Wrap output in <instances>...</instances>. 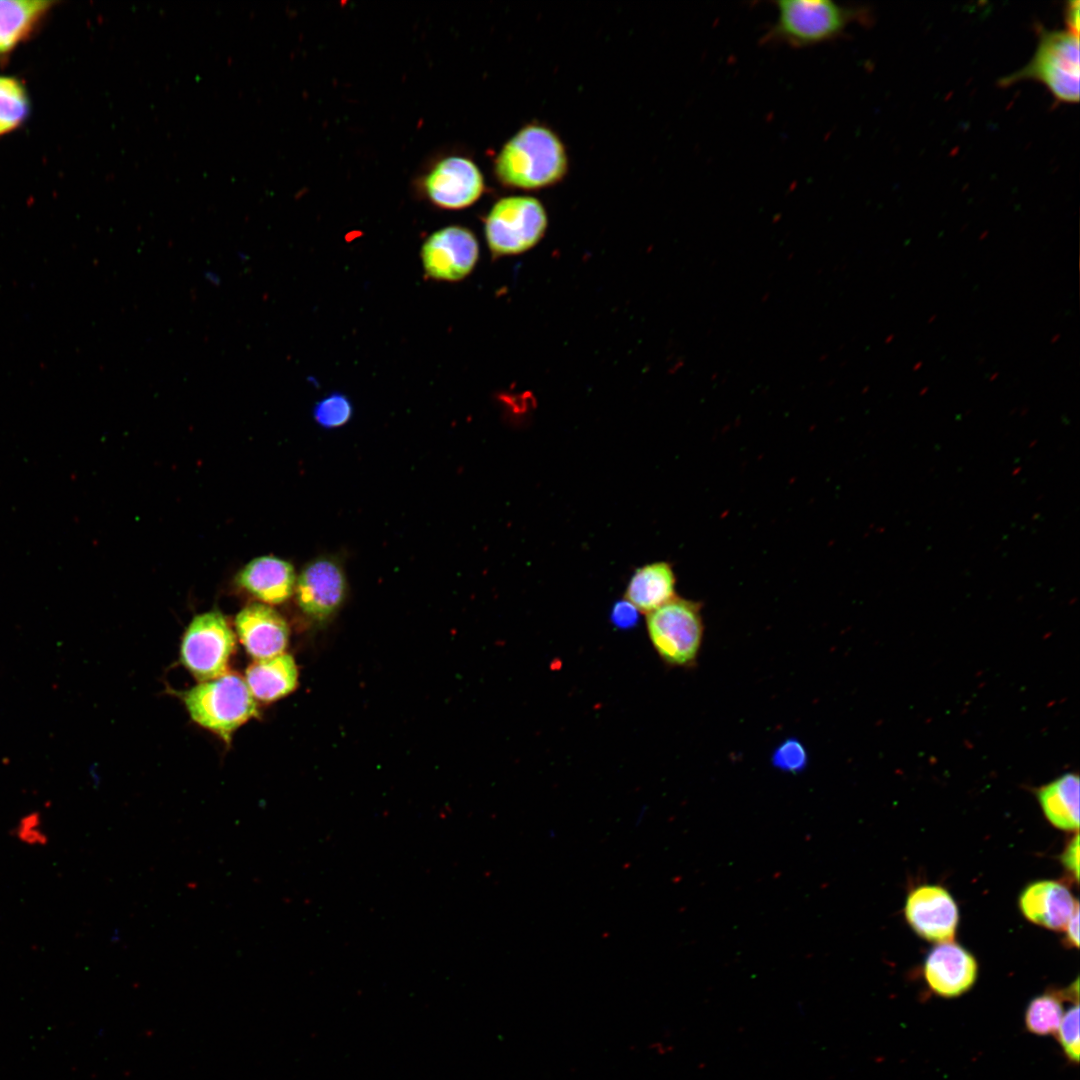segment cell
I'll return each mask as SVG.
<instances>
[{"label":"cell","instance_id":"cell-1","mask_svg":"<svg viewBox=\"0 0 1080 1080\" xmlns=\"http://www.w3.org/2000/svg\"><path fill=\"white\" fill-rule=\"evenodd\" d=\"M565 148L550 129L528 125L502 148L495 161L499 181L508 187L539 189L558 183L566 174Z\"/></svg>","mask_w":1080,"mask_h":1080},{"label":"cell","instance_id":"cell-2","mask_svg":"<svg viewBox=\"0 0 1080 1080\" xmlns=\"http://www.w3.org/2000/svg\"><path fill=\"white\" fill-rule=\"evenodd\" d=\"M762 41L794 48L813 46L840 37L863 10L829 0H781Z\"/></svg>","mask_w":1080,"mask_h":1080},{"label":"cell","instance_id":"cell-3","mask_svg":"<svg viewBox=\"0 0 1080 1080\" xmlns=\"http://www.w3.org/2000/svg\"><path fill=\"white\" fill-rule=\"evenodd\" d=\"M1079 36L1069 30H1041L1036 51L1022 69L1000 80L1010 86L1021 80L1044 84L1055 99L1064 103L1079 101Z\"/></svg>","mask_w":1080,"mask_h":1080},{"label":"cell","instance_id":"cell-4","mask_svg":"<svg viewBox=\"0 0 1080 1080\" xmlns=\"http://www.w3.org/2000/svg\"><path fill=\"white\" fill-rule=\"evenodd\" d=\"M184 701L193 721L226 742L238 727L258 712L246 682L234 673L194 686L186 692Z\"/></svg>","mask_w":1080,"mask_h":1080},{"label":"cell","instance_id":"cell-5","mask_svg":"<svg viewBox=\"0 0 1080 1080\" xmlns=\"http://www.w3.org/2000/svg\"><path fill=\"white\" fill-rule=\"evenodd\" d=\"M700 602L676 596L646 614L650 642L664 664L694 666L701 649L704 623Z\"/></svg>","mask_w":1080,"mask_h":1080},{"label":"cell","instance_id":"cell-6","mask_svg":"<svg viewBox=\"0 0 1080 1080\" xmlns=\"http://www.w3.org/2000/svg\"><path fill=\"white\" fill-rule=\"evenodd\" d=\"M547 216L542 204L530 196L500 199L485 222V236L494 255H513L533 247L544 235Z\"/></svg>","mask_w":1080,"mask_h":1080},{"label":"cell","instance_id":"cell-7","mask_svg":"<svg viewBox=\"0 0 1080 1080\" xmlns=\"http://www.w3.org/2000/svg\"><path fill=\"white\" fill-rule=\"evenodd\" d=\"M235 635L219 612L196 616L181 644L183 665L199 680L209 681L227 673L236 647Z\"/></svg>","mask_w":1080,"mask_h":1080},{"label":"cell","instance_id":"cell-8","mask_svg":"<svg viewBox=\"0 0 1080 1080\" xmlns=\"http://www.w3.org/2000/svg\"><path fill=\"white\" fill-rule=\"evenodd\" d=\"M479 246L474 234L460 226L442 228L425 241L421 259L426 274L442 281H458L474 268Z\"/></svg>","mask_w":1080,"mask_h":1080},{"label":"cell","instance_id":"cell-9","mask_svg":"<svg viewBox=\"0 0 1080 1080\" xmlns=\"http://www.w3.org/2000/svg\"><path fill=\"white\" fill-rule=\"evenodd\" d=\"M296 599L302 611L323 621L333 616L344 602L347 583L340 564L329 557L309 562L300 573Z\"/></svg>","mask_w":1080,"mask_h":1080},{"label":"cell","instance_id":"cell-10","mask_svg":"<svg viewBox=\"0 0 1080 1080\" xmlns=\"http://www.w3.org/2000/svg\"><path fill=\"white\" fill-rule=\"evenodd\" d=\"M905 917L921 938L942 943L954 938L959 911L946 889L938 885H922L908 895Z\"/></svg>","mask_w":1080,"mask_h":1080},{"label":"cell","instance_id":"cell-11","mask_svg":"<svg viewBox=\"0 0 1080 1080\" xmlns=\"http://www.w3.org/2000/svg\"><path fill=\"white\" fill-rule=\"evenodd\" d=\"M425 189L434 204L446 209H461L473 204L484 190L478 167L462 157L439 162L427 176Z\"/></svg>","mask_w":1080,"mask_h":1080},{"label":"cell","instance_id":"cell-12","mask_svg":"<svg viewBox=\"0 0 1080 1080\" xmlns=\"http://www.w3.org/2000/svg\"><path fill=\"white\" fill-rule=\"evenodd\" d=\"M923 971L928 986L935 994L954 998L971 989L977 979L978 966L969 951L948 941L930 950Z\"/></svg>","mask_w":1080,"mask_h":1080},{"label":"cell","instance_id":"cell-13","mask_svg":"<svg viewBox=\"0 0 1080 1080\" xmlns=\"http://www.w3.org/2000/svg\"><path fill=\"white\" fill-rule=\"evenodd\" d=\"M235 625L241 643L255 660L284 653L289 629L283 617L269 605L246 606L236 616Z\"/></svg>","mask_w":1080,"mask_h":1080},{"label":"cell","instance_id":"cell-14","mask_svg":"<svg viewBox=\"0 0 1080 1080\" xmlns=\"http://www.w3.org/2000/svg\"><path fill=\"white\" fill-rule=\"evenodd\" d=\"M1019 907L1029 921L1056 931H1064L1078 901L1062 883L1043 880L1029 884L1020 894Z\"/></svg>","mask_w":1080,"mask_h":1080},{"label":"cell","instance_id":"cell-15","mask_svg":"<svg viewBox=\"0 0 1080 1080\" xmlns=\"http://www.w3.org/2000/svg\"><path fill=\"white\" fill-rule=\"evenodd\" d=\"M238 584L267 604H280L294 592L293 566L274 556H261L246 564L237 575Z\"/></svg>","mask_w":1080,"mask_h":1080},{"label":"cell","instance_id":"cell-16","mask_svg":"<svg viewBox=\"0 0 1080 1080\" xmlns=\"http://www.w3.org/2000/svg\"><path fill=\"white\" fill-rule=\"evenodd\" d=\"M676 577L667 562L646 564L635 570L625 590V600L648 614L675 598Z\"/></svg>","mask_w":1080,"mask_h":1080},{"label":"cell","instance_id":"cell-17","mask_svg":"<svg viewBox=\"0 0 1080 1080\" xmlns=\"http://www.w3.org/2000/svg\"><path fill=\"white\" fill-rule=\"evenodd\" d=\"M297 681L295 661L287 653L255 660L245 673V682L252 696L265 702L288 695L296 688Z\"/></svg>","mask_w":1080,"mask_h":1080},{"label":"cell","instance_id":"cell-18","mask_svg":"<svg viewBox=\"0 0 1080 1080\" xmlns=\"http://www.w3.org/2000/svg\"><path fill=\"white\" fill-rule=\"evenodd\" d=\"M1037 799L1048 821L1055 827L1078 832L1079 776L1065 773L1037 791Z\"/></svg>","mask_w":1080,"mask_h":1080},{"label":"cell","instance_id":"cell-19","mask_svg":"<svg viewBox=\"0 0 1080 1080\" xmlns=\"http://www.w3.org/2000/svg\"><path fill=\"white\" fill-rule=\"evenodd\" d=\"M52 4L38 0H0V54L23 40Z\"/></svg>","mask_w":1080,"mask_h":1080},{"label":"cell","instance_id":"cell-20","mask_svg":"<svg viewBox=\"0 0 1080 1080\" xmlns=\"http://www.w3.org/2000/svg\"><path fill=\"white\" fill-rule=\"evenodd\" d=\"M1062 991L1049 992L1033 998L1025 1011V1025L1029 1032L1045 1036L1057 1032L1063 1017Z\"/></svg>","mask_w":1080,"mask_h":1080},{"label":"cell","instance_id":"cell-21","mask_svg":"<svg viewBox=\"0 0 1080 1080\" xmlns=\"http://www.w3.org/2000/svg\"><path fill=\"white\" fill-rule=\"evenodd\" d=\"M29 112V100L15 78L0 76V135L18 127Z\"/></svg>","mask_w":1080,"mask_h":1080},{"label":"cell","instance_id":"cell-22","mask_svg":"<svg viewBox=\"0 0 1080 1080\" xmlns=\"http://www.w3.org/2000/svg\"><path fill=\"white\" fill-rule=\"evenodd\" d=\"M313 416L320 426L328 429L336 428L350 420L352 405L344 394L334 392L315 404Z\"/></svg>","mask_w":1080,"mask_h":1080},{"label":"cell","instance_id":"cell-23","mask_svg":"<svg viewBox=\"0 0 1080 1080\" xmlns=\"http://www.w3.org/2000/svg\"><path fill=\"white\" fill-rule=\"evenodd\" d=\"M771 763L782 772L799 774L808 766V753L800 740L790 737L774 749Z\"/></svg>","mask_w":1080,"mask_h":1080},{"label":"cell","instance_id":"cell-24","mask_svg":"<svg viewBox=\"0 0 1080 1080\" xmlns=\"http://www.w3.org/2000/svg\"><path fill=\"white\" fill-rule=\"evenodd\" d=\"M15 839L25 846L44 847L49 842L41 812L32 810L22 815L12 831Z\"/></svg>","mask_w":1080,"mask_h":1080},{"label":"cell","instance_id":"cell-25","mask_svg":"<svg viewBox=\"0 0 1080 1080\" xmlns=\"http://www.w3.org/2000/svg\"><path fill=\"white\" fill-rule=\"evenodd\" d=\"M1056 1033L1065 1055L1070 1061L1077 1064L1080 1048L1078 1003H1075L1063 1014Z\"/></svg>","mask_w":1080,"mask_h":1080},{"label":"cell","instance_id":"cell-26","mask_svg":"<svg viewBox=\"0 0 1080 1080\" xmlns=\"http://www.w3.org/2000/svg\"><path fill=\"white\" fill-rule=\"evenodd\" d=\"M610 621L617 629H632L638 624L639 611L627 600H618L612 606Z\"/></svg>","mask_w":1080,"mask_h":1080},{"label":"cell","instance_id":"cell-27","mask_svg":"<svg viewBox=\"0 0 1080 1080\" xmlns=\"http://www.w3.org/2000/svg\"><path fill=\"white\" fill-rule=\"evenodd\" d=\"M1064 867L1072 874L1075 881L1079 879V836L1078 833L1071 839L1062 854Z\"/></svg>","mask_w":1080,"mask_h":1080},{"label":"cell","instance_id":"cell-28","mask_svg":"<svg viewBox=\"0 0 1080 1080\" xmlns=\"http://www.w3.org/2000/svg\"><path fill=\"white\" fill-rule=\"evenodd\" d=\"M1066 941L1069 945L1078 947L1079 944V908L1073 913L1066 927Z\"/></svg>","mask_w":1080,"mask_h":1080},{"label":"cell","instance_id":"cell-29","mask_svg":"<svg viewBox=\"0 0 1080 1080\" xmlns=\"http://www.w3.org/2000/svg\"><path fill=\"white\" fill-rule=\"evenodd\" d=\"M1065 19L1068 26V30L1078 34L1079 33V1H1072L1068 3L1065 10Z\"/></svg>","mask_w":1080,"mask_h":1080},{"label":"cell","instance_id":"cell-30","mask_svg":"<svg viewBox=\"0 0 1080 1080\" xmlns=\"http://www.w3.org/2000/svg\"><path fill=\"white\" fill-rule=\"evenodd\" d=\"M204 277H205V280H207L212 285L218 286L221 283V279H220L219 275L217 273L213 272V271L205 272Z\"/></svg>","mask_w":1080,"mask_h":1080}]
</instances>
